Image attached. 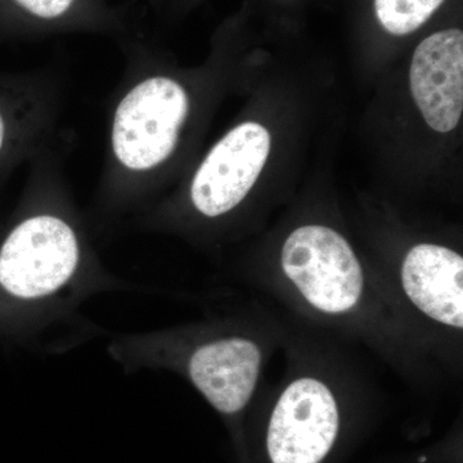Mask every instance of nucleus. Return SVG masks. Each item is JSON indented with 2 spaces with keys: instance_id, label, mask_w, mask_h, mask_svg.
Segmentation results:
<instances>
[{
  "instance_id": "obj_1",
  "label": "nucleus",
  "mask_w": 463,
  "mask_h": 463,
  "mask_svg": "<svg viewBox=\"0 0 463 463\" xmlns=\"http://www.w3.org/2000/svg\"><path fill=\"white\" fill-rule=\"evenodd\" d=\"M123 75L108 100L105 158L94 210L100 221L143 213L179 165L196 116L191 79L148 43L124 42Z\"/></svg>"
},
{
  "instance_id": "obj_2",
  "label": "nucleus",
  "mask_w": 463,
  "mask_h": 463,
  "mask_svg": "<svg viewBox=\"0 0 463 463\" xmlns=\"http://www.w3.org/2000/svg\"><path fill=\"white\" fill-rule=\"evenodd\" d=\"M281 265L310 307L327 316L354 310L364 291L362 265L349 242L325 225H303L282 246Z\"/></svg>"
},
{
  "instance_id": "obj_3",
  "label": "nucleus",
  "mask_w": 463,
  "mask_h": 463,
  "mask_svg": "<svg viewBox=\"0 0 463 463\" xmlns=\"http://www.w3.org/2000/svg\"><path fill=\"white\" fill-rule=\"evenodd\" d=\"M65 84L53 66L0 75V178L60 139Z\"/></svg>"
},
{
  "instance_id": "obj_4",
  "label": "nucleus",
  "mask_w": 463,
  "mask_h": 463,
  "mask_svg": "<svg viewBox=\"0 0 463 463\" xmlns=\"http://www.w3.org/2000/svg\"><path fill=\"white\" fill-rule=\"evenodd\" d=\"M272 138L254 121L236 125L207 152L192 174L187 206L200 218L216 221L248 197L270 154Z\"/></svg>"
},
{
  "instance_id": "obj_5",
  "label": "nucleus",
  "mask_w": 463,
  "mask_h": 463,
  "mask_svg": "<svg viewBox=\"0 0 463 463\" xmlns=\"http://www.w3.org/2000/svg\"><path fill=\"white\" fill-rule=\"evenodd\" d=\"M340 411L331 389L315 377L292 381L268 423L270 463H322L340 432Z\"/></svg>"
},
{
  "instance_id": "obj_6",
  "label": "nucleus",
  "mask_w": 463,
  "mask_h": 463,
  "mask_svg": "<svg viewBox=\"0 0 463 463\" xmlns=\"http://www.w3.org/2000/svg\"><path fill=\"white\" fill-rule=\"evenodd\" d=\"M411 91L432 130L452 132L463 111V33L441 30L420 43L410 70Z\"/></svg>"
},
{
  "instance_id": "obj_7",
  "label": "nucleus",
  "mask_w": 463,
  "mask_h": 463,
  "mask_svg": "<svg viewBox=\"0 0 463 463\" xmlns=\"http://www.w3.org/2000/svg\"><path fill=\"white\" fill-rule=\"evenodd\" d=\"M261 362V349L254 341L223 337L194 349L188 361V374L218 412L233 416L254 394Z\"/></svg>"
},
{
  "instance_id": "obj_8",
  "label": "nucleus",
  "mask_w": 463,
  "mask_h": 463,
  "mask_svg": "<svg viewBox=\"0 0 463 463\" xmlns=\"http://www.w3.org/2000/svg\"><path fill=\"white\" fill-rule=\"evenodd\" d=\"M402 286L420 312L447 327L463 328V258L444 246H413L402 264Z\"/></svg>"
},
{
  "instance_id": "obj_9",
  "label": "nucleus",
  "mask_w": 463,
  "mask_h": 463,
  "mask_svg": "<svg viewBox=\"0 0 463 463\" xmlns=\"http://www.w3.org/2000/svg\"><path fill=\"white\" fill-rule=\"evenodd\" d=\"M18 23L33 35L67 33L118 35L125 32L120 11L105 0H8Z\"/></svg>"
},
{
  "instance_id": "obj_10",
  "label": "nucleus",
  "mask_w": 463,
  "mask_h": 463,
  "mask_svg": "<svg viewBox=\"0 0 463 463\" xmlns=\"http://www.w3.org/2000/svg\"><path fill=\"white\" fill-rule=\"evenodd\" d=\"M443 3L444 0H374V12L386 32L403 36L419 30Z\"/></svg>"
}]
</instances>
